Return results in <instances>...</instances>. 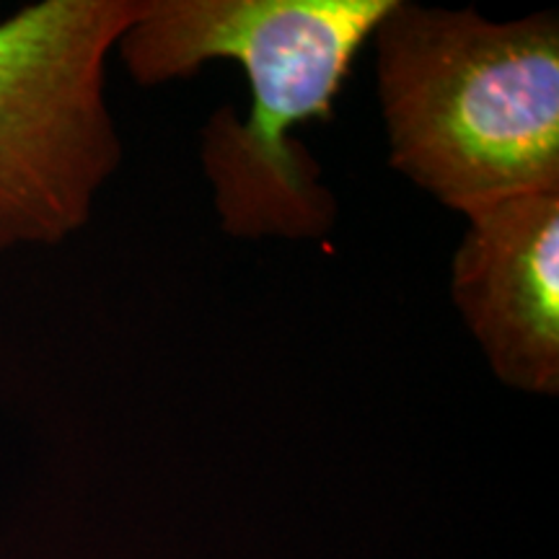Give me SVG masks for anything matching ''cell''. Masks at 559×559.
Here are the masks:
<instances>
[{"instance_id": "1", "label": "cell", "mask_w": 559, "mask_h": 559, "mask_svg": "<svg viewBox=\"0 0 559 559\" xmlns=\"http://www.w3.org/2000/svg\"><path fill=\"white\" fill-rule=\"evenodd\" d=\"M391 0H143L117 50L143 86L190 79L210 60L247 73V120L213 111L200 160L234 239L317 241L337 200L293 130L330 120L358 52Z\"/></svg>"}, {"instance_id": "2", "label": "cell", "mask_w": 559, "mask_h": 559, "mask_svg": "<svg viewBox=\"0 0 559 559\" xmlns=\"http://www.w3.org/2000/svg\"><path fill=\"white\" fill-rule=\"evenodd\" d=\"M389 160L469 218L523 194H559V16L489 21L391 0L376 26Z\"/></svg>"}, {"instance_id": "3", "label": "cell", "mask_w": 559, "mask_h": 559, "mask_svg": "<svg viewBox=\"0 0 559 559\" xmlns=\"http://www.w3.org/2000/svg\"><path fill=\"white\" fill-rule=\"evenodd\" d=\"M143 0H41L0 21V251L81 230L122 160L104 83Z\"/></svg>"}, {"instance_id": "4", "label": "cell", "mask_w": 559, "mask_h": 559, "mask_svg": "<svg viewBox=\"0 0 559 559\" xmlns=\"http://www.w3.org/2000/svg\"><path fill=\"white\" fill-rule=\"evenodd\" d=\"M453 304L510 389L559 391V194H523L466 218Z\"/></svg>"}]
</instances>
